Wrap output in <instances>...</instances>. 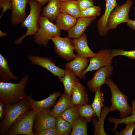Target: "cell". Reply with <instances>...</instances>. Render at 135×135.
<instances>
[{
    "mask_svg": "<svg viewBox=\"0 0 135 135\" xmlns=\"http://www.w3.org/2000/svg\"><path fill=\"white\" fill-rule=\"evenodd\" d=\"M72 124L80 116L79 106H74L62 113L60 116Z\"/></svg>",
    "mask_w": 135,
    "mask_h": 135,
    "instance_id": "cell-31",
    "label": "cell"
},
{
    "mask_svg": "<svg viewBox=\"0 0 135 135\" xmlns=\"http://www.w3.org/2000/svg\"><path fill=\"white\" fill-rule=\"evenodd\" d=\"M133 4L131 0H127L124 4L118 5L110 14L107 22V30L116 28L120 24L127 23L130 19L129 14Z\"/></svg>",
    "mask_w": 135,
    "mask_h": 135,
    "instance_id": "cell-8",
    "label": "cell"
},
{
    "mask_svg": "<svg viewBox=\"0 0 135 135\" xmlns=\"http://www.w3.org/2000/svg\"><path fill=\"white\" fill-rule=\"evenodd\" d=\"M126 25L132 29L135 30V20L130 19L127 23Z\"/></svg>",
    "mask_w": 135,
    "mask_h": 135,
    "instance_id": "cell-40",
    "label": "cell"
},
{
    "mask_svg": "<svg viewBox=\"0 0 135 135\" xmlns=\"http://www.w3.org/2000/svg\"><path fill=\"white\" fill-rule=\"evenodd\" d=\"M38 112L32 110L22 115L12 126L6 133L7 135H34L33 126Z\"/></svg>",
    "mask_w": 135,
    "mask_h": 135,
    "instance_id": "cell-6",
    "label": "cell"
},
{
    "mask_svg": "<svg viewBox=\"0 0 135 135\" xmlns=\"http://www.w3.org/2000/svg\"><path fill=\"white\" fill-rule=\"evenodd\" d=\"M71 97L74 106H79L89 103L86 90L84 86L79 82L74 86Z\"/></svg>",
    "mask_w": 135,
    "mask_h": 135,
    "instance_id": "cell-18",
    "label": "cell"
},
{
    "mask_svg": "<svg viewBox=\"0 0 135 135\" xmlns=\"http://www.w3.org/2000/svg\"><path fill=\"white\" fill-rule=\"evenodd\" d=\"M87 120L80 116L72 124L70 135H87L88 134Z\"/></svg>",
    "mask_w": 135,
    "mask_h": 135,
    "instance_id": "cell-27",
    "label": "cell"
},
{
    "mask_svg": "<svg viewBox=\"0 0 135 135\" xmlns=\"http://www.w3.org/2000/svg\"><path fill=\"white\" fill-rule=\"evenodd\" d=\"M95 54L94 56L89 58V64L82 72L84 78L86 73L88 72L97 70L102 67L112 65L114 57L111 54V50H101Z\"/></svg>",
    "mask_w": 135,
    "mask_h": 135,
    "instance_id": "cell-9",
    "label": "cell"
},
{
    "mask_svg": "<svg viewBox=\"0 0 135 135\" xmlns=\"http://www.w3.org/2000/svg\"><path fill=\"white\" fill-rule=\"evenodd\" d=\"M106 84L110 89L111 93V105L110 111L114 112L117 110L120 113L121 118L129 116L132 113L133 107L129 105L127 102V96L123 94L119 90L118 85L109 77L106 78Z\"/></svg>",
    "mask_w": 135,
    "mask_h": 135,
    "instance_id": "cell-2",
    "label": "cell"
},
{
    "mask_svg": "<svg viewBox=\"0 0 135 135\" xmlns=\"http://www.w3.org/2000/svg\"><path fill=\"white\" fill-rule=\"evenodd\" d=\"M89 61V58H85L77 56L66 63L65 64V67L72 70L78 78H84L82 72L88 67Z\"/></svg>",
    "mask_w": 135,
    "mask_h": 135,
    "instance_id": "cell-19",
    "label": "cell"
},
{
    "mask_svg": "<svg viewBox=\"0 0 135 135\" xmlns=\"http://www.w3.org/2000/svg\"><path fill=\"white\" fill-rule=\"evenodd\" d=\"M79 111L80 116L86 119L88 122L93 117L96 116L92 105L85 104L79 106Z\"/></svg>",
    "mask_w": 135,
    "mask_h": 135,
    "instance_id": "cell-32",
    "label": "cell"
},
{
    "mask_svg": "<svg viewBox=\"0 0 135 135\" xmlns=\"http://www.w3.org/2000/svg\"><path fill=\"white\" fill-rule=\"evenodd\" d=\"M5 110L4 105L0 102V120H1L4 116Z\"/></svg>",
    "mask_w": 135,
    "mask_h": 135,
    "instance_id": "cell-39",
    "label": "cell"
},
{
    "mask_svg": "<svg viewBox=\"0 0 135 135\" xmlns=\"http://www.w3.org/2000/svg\"><path fill=\"white\" fill-rule=\"evenodd\" d=\"M28 75L24 76L17 83L0 82V102L4 105L14 104L25 99L27 96L25 87L29 80Z\"/></svg>",
    "mask_w": 135,
    "mask_h": 135,
    "instance_id": "cell-1",
    "label": "cell"
},
{
    "mask_svg": "<svg viewBox=\"0 0 135 135\" xmlns=\"http://www.w3.org/2000/svg\"><path fill=\"white\" fill-rule=\"evenodd\" d=\"M112 56H125L135 60V50L130 51L125 50L123 49L113 48L111 50Z\"/></svg>",
    "mask_w": 135,
    "mask_h": 135,
    "instance_id": "cell-34",
    "label": "cell"
},
{
    "mask_svg": "<svg viewBox=\"0 0 135 135\" xmlns=\"http://www.w3.org/2000/svg\"><path fill=\"white\" fill-rule=\"evenodd\" d=\"M101 12V8L100 6L94 5L80 12V18L100 16Z\"/></svg>",
    "mask_w": 135,
    "mask_h": 135,
    "instance_id": "cell-33",
    "label": "cell"
},
{
    "mask_svg": "<svg viewBox=\"0 0 135 135\" xmlns=\"http://www.w3.org/2000/svg\"><path fill=\"white\" fill-rule=\"evenodd\" d=\"M60 12L78 18H80V11L76 0H69L60 2Z\"/></svg>",
    "mask_w": 135,
    "mask_h": 135,
    "instance_id": "cell-25",
    "label": "cell"
},
{
    "mask_svg": "<svg viewBox=\"0 0 135 135\" xmlns=\"http://www.w3.org/2000/svg\"><path fill=\"white\" fill-rule=\"evenodd\" d=\"M4 117L0 124V133L6 134L9 128L22 114L32 109L25 99L14 104L4 105Z\"/></svg>",
    "mask_w": 135,
    "mask_h": 135,
    "instance_id": "cell-4",
    "label": "cell"
},
{
    "mask_svg": "<svg viewBox=\"0 0 135 135\" xmlns=\"http://www.w3.org/2000/svg\"><path fill=\"white\" fill-rule=\"evenodd\" d=\"M73 106L71 96L64 92L61 94L59 99L51 110V112L56 118L64 111Z\"/></svg>",
    "mask_w": 135,
    "mask_h": 135,
    "instance_id": "cell-21",
    "label": "cell"
},
{
    "mask_svg": "<svg viewBox=\"0 0 135 135\" xmlns=\"http://www.w3.org/2000/svg\"><path fill=\"white\" fill-rule=\"evenodd\" d=\"M126 128L123 130L119 132L116 131L115 135H132L133 132L135 128V122H130L126 124Z\"/></svg>",
    "mask_w": 135,
    "mask_h": 135,
    "instance_id": "cell-35",
    "label": "cell"
},
{
    "mask_svg": "<svg viewBox=\"0 0 135 135\" xmlns=\"http://www.w3.org/2000/svg\"><path fill=\"white\" fill-rule=\"evenodd\" d=\"M96 18V16H95L77 18L75 24L68 31V36L74 39L80 38L84 34L86 28Z\"/></svg>",
    "mask_w": 135,
    "mask_h": 135,
    "instance_id": "cell-16",
    "label": "cell"
},
{
    "mask_svg": "<svg viewBox=\"0 0 135 135\" xmlns=\"http://www.w3.org/2000/svg\"><path fill=\"white\" fill-rule=\"evenodd\" d=\"M56 126L58 135L70 134L72 129V124L60 116L56 118Z\"/></svg>",
    "mask_w": 135,
    "mask_h": 135,
    "instance_id": "cell-30",
    "label": "cell"
},
{
    "mask_svg": "<svg viewBox=\"0 0 135 135\" xmlns=\"http://www.w3.org/2000/svg\"><path fill=\"white\" fill-rule=\"evenodd\" d=\"M60 2H63L69 0H58Z\"/></svg>",
    "mask_w": 135,
    "mask_h": 135,
    "instance_id": "cell-43",
    "label": "cell"
},
{
    "mask_svg": "<svg viewBox=\"0 0 135 135\" xmlns=\"http://www.w3.org/2000/svg\"><path fill=\"white\" fill-rule=\"evenodd\" d=\"M94 99L92 104L98 120L100 119L102 112V108L104 107L103 102L104 101V94L102 92L100 88L97 89L96 91Z\"/></svg>",
    "mask_w": 135,
    "mask_h": 135,
    "instance_id": "cell-28",
    "label": "cell"
},
{
    "mask_svg": "<svg viewBox=\"0 0 135 135\" xmlns=\"http://www.w3.org/2000/svg\"><path fill=\"white\" fill-rule=\"evenodd\" d=\"M2 8L3 10L0 16V18L6 10L12 9V3L11 0H0V9Z\"/></svg>",
    "mask_w": 135,
    "mask_h": 135,
    "instance_id": "cell-37",
    "label": "cell"
},
{
    "mask_svg": "<svg viewBox=\"0 0 135 135\" xmlns=\"http://www.w3.org/2000/svg\"><path fill=\"white\" fill-rule=\"evenodd\" d=\"M106 6L104 14L98 20L97 26L98 34L101 36H105L108 32L107 30V22L111 13L118 5L116 0H104Z\"/></svg>",
    "mask_w": 135,
    "mask_h": 135,
    "instance_id": "cell-15",
    "label": "cell"
},
{
    "mask_svg": "<svg viewBox=\"0 0 135 135\" xmlns=\"http://www.w3.org/2000/svg\"><path fill=\"white\" fill-rule=\"evenodd\" d=\"M56 118L51 113L50 109L38 113L34 119L33 126L34 135L44 130L56 126Z\"/></svg>",
    "mask_w": 135,
    "mask_h": 135,
    "instance_id": "cell-10",
    "label": "cell"
},
{
    "mask_svg": "<svg viewBox=\"0 0 135 135\" xmlns=\"http://www.w3.org/2000/svg\"><path fill=\"white\" fill-rule=\"evenodd\" d=\"M50 40L53 42L55 52L60 57L69 62L78 56L74 52L75 48L73 40L68 36L65 38L56 36Z\"/></svg>",
    "mask_w": 135,
    "mask_h": 135,
    "instance_id": "cell-7",
    "label": "cell"
},
{
    "mask_svg": "<svg viewBox=\"0 0 135 135\" xmlns=\"http://www.w3.org/2000/svg\"><path fill=\"white\" fill-rule=\"evenodd\" d=\"M77 18L60 12L56 20V24L60 30L68 31L76 23Z\"/></svg>",
    "mask_w": 135,
    "mask_h": 135,
    "instance_id": "cell-24",
    "label": "cell"
},
{
    "mask_svg": "<svg viewBox=\"0 0 135 135\" xmlns=\"http://www.w3.org/2000/svg\"><path fill=\"white\" fill-rule=\"evenodd\" d=\"M28 4L30 7V13L20 24L21 27L26 28L27 30L25 34L14 41V43L17 45L21 43L26 36L34 35L40 27L42 6L39 2L34 0H29Z\"/></svg>",
    "mask_w": 135,
    "mask_h": 135,
    "instance_id": "cell-3",
    "label": "cell"
},
{
    "mask_svg": "<svg viewBox=\"0 0 135 135\" xmlns=\"http://www.w3.org/2000/svg\"><path fill=\"white\" fill-rule=\"evenodd\" d=\"M39 2L42 6H44L50 0H34Z\"/></svg>",
    "mask_w": 135,
    "mask_h": 135,
    "instance_id": "cell-41",
    "label": "cell"
},
{
    "mask_svg": "<svg viewBox=\"0 0 135 135\" xmlns=\"http://www.w3.org/2000/svg\"><path fill=\"white\" fill-rule=\"evenodd\" d=\"M61 95L59 92H55L50 94L46 98L40 101L33 100L31 94L26 96L25 100L32 110L38 113L44 110L50 109L55 104L57 98Z\"/></svg>",
    "mask_w": 135,
    "mask_h": 135,
    "instance_id": "cell-13",
    "label": "cell"
},
{
    "mask_svg": "<svg viewBox=\"0 0 135 135\" xmlns=\"http://www.w3.org/2000/svg\"><path fill=\"white\" fill-rule=\"evenodd\" d=\"M60 2L58 0H50L42 11L41 16L46 17L51 22L56 20L60 12Z\"/></svg>",
    "mask_w": 135,
    "mask_h": 135,
    "instance_id": "cell-22",
    "label": "cell"
},
{
    "mask_svg": "<svg viewBox=\"0 0 135 135\" xmlns=\"http://www.w3.org/2000/svg\"><path fill=\"white\" fill-rule=\"evenodd\" d=\"M29 0H11L12 10L10 19L12 25L22 22L27 16L26 9Z\"/></svg>",
    "mask_w": 135,
    "mask_h": 135,
    "instance_id": "cell-14",
    "label": "cell"
},
{
    "mask_svg": "<svg viewBox=\"0 0 135 135\" xmlns=\"http://www.w3.org/2000/svg\"><path fill=\"white\" fill-rule=\"evenodd\" d=\"M76 2L80 12L94 5V0H77Z\"/></svg>",
    "mask_w": 135,
    "mask_h": 135,
    "instance_id": "cell-36",
    "label": "cell"
},
{
    "mask_svg": "<svg viewBox=\"0 0 135 135\" xmlns=\"http://www.w3.org/2000/svg\"><path fill=\"white\" fill-rule=\"evenodd\" d=\"M114 67L108 65L102 67L97 70L92 79L87 82L90 91L95 92L96 90L106 84V78L112 74Z\"/></svg>",
    "mask_w": 135,
    "mask_h": 135,
    "instance_id": "cell-12",
    "label": "cell"
},
{
    "mask_svg": "<svg viewBox=\"0 0 135 135\" xmlns=\"http://www.w3.org/2000/svg\"><path fill=\"white\" fill-rule=\"evenodd\" d=\"M28 58L32 64L38 65L46 69L54 76H57L59 79L64 75V70L57 66L51 58L30 55L28 56Z\"/></svg>",
    "mask_w": 135,
    "mask_h": 135,
    "instance_id": "cell-11",
    "label": "cell"
},
{
    "mask_svg": "<svg viewBox=\"0 0 135 135\" xmlns=\"http://www.w3.org/2000/svg\"><path fill=\"white\" fill-rule=\"evenodd\" d=\"M59 79L64 85V92L71 96L74 86L78 82V78L72 70L65 67L64 75Z\"/></svg>",
    "mask_w": 135,
    "mask_h": 135,
    "instance_id": "cell-20",
    "label": "cell"
},
{
    "mask_svg": "<svg viewBox=\"0 0 135 135\" xmlns=\"http://www.w3.org/2000/svg\"><path fill=\"white\" fill-rule=\"evenodd\" d=\"M61 32L56 24H53L46 17H41L40 27L34 35L33 40L37 44L46 46L52 38L60 36Z\"/></svg>",
    "mask_w": 135,
    "mask_h": 135,
    "instance_id": "cell-5",
    "label": "cell"
},
{
    "mask_svg": "<svg viewBox=\"0 0 135 135\" xmlns=\"http://www.w3.org/2000/svg\"><path fill=\"white\" fill-rule=\"evenodd\" d=\"M87 38V35L84 33L80 38L72 40L78 56L89 58L95 56V53L93 52L88 46Z\"/></svg>",
    "mask_w": 135,
    "mask_h": 135,
    "instance_id": "cell-17",
    "label": "cell"
},
{
    "mask_svg": "<svg viewBox=\"0 0 135 135\" xmlns=\"http://www.w3.org/2000/svg\"><path fill=\"white\" fill-rule=\"evenodd\" d=\"M134 0V2H135V0Z\"/></svg>",
    "mask_w": 135,
    "mask_h": 135,
    "instance_id": "cell-44",
    "label": "cell"
},
{
    "mask_svg": "<svg viewBox=\"0 0 135 135\" xmlns=\"http://www.w3.org/2000/svg\"><path fill=\"white\" fill-rule=\"evenodd\" d=\"M109 112V108L107 106H104L102 110L100 119L98 120L95 118L92 119V122L94 128L93 135H107L104 129V121L106 117Z\"/></svg>",
    "mask_w": 135,
    "mask_h": 135,
    "instance_id": "cell-26",
    "label": "cell"
},
{
    "mask_svg": "<svg viewBox=\"0 0 135 135\" xmlns=\"http://www.w3.org/2000/svg\"><path fill=\"white\" fill-rule=\"evenodd\" d=\"M18 77L12 72L9 67L8 61L0 53V80L2 82H7L12 80H16Z\"/></svg>",
    "mask_w": 135,
    "mask_h": 135,
    "instance_id": "cell-23",
    "label": "cell"
},
{
    "mask_svg": "<svg viewBox=\"0 0 135 135\" xmlns=\"http://www.w3.org/2000/svg\"><path fill=\"white\" fill-rule=\"evenodd\" d=\"M36 135H58V133L55 126L42 130Z\"/></svg>",
    "mask_w": 135,
    "mask_h": 135,
    "instance_id": "cell-38",
    "label": "cell"
},
{
    "mask_svg": "<svg viewBox=\"0 0 135 135\" xmlns=\"http://www.w3.org/2000/svg\"><path fill=\"white\" fill-rule=\"evenodd\" d=\"M7 36L6 33L3 32L2 30H0V37H6Z\"/></svg>",
    "mask_w": 135,
    "mask_h": 135,
    "instance_id": "cell-42",
    "label": "cell"
},
{
    "mask_svg": "<svg viewBox=\"0 0 135 135\" xmlns=\"http://www.w3.org/2000/svg\"><path fill=\"white\" fill-rule=\"evenodd\" d=\"M132 103L133 106V109L131 115L120 119L113 117H109L108 118L107 120L109 122L113 123L114 124V126L112 130V132L117 130L118 126L119 124L124 123L127 124L130 122H135V100H133Z\"/></svg>",
    "mask_w": 135,
    "mask_h": 135,
    "instance_id": "cell-29",
    "label": "cell"
}]
</instances>
